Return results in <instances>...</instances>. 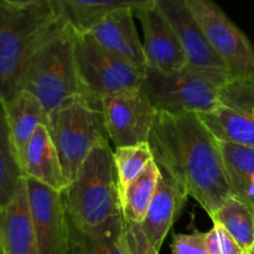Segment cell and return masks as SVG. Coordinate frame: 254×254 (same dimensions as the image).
Here are the masks:
<instances>
[{
	"instance_id": "obj_1",
	"label": "cell",
	"mask_w": 254,
	"mask_h": 254,
	"mask_svg": "<svg viewBox=\"0 0 254 254\" xmlns=\"http://www.w3.org/2000/svg\"><path fill=\"white\" fill-rule=\"evenodd\" d=\"M148 143L161 175L210 217L231 196L220 141L197 113L158 112Z\"/></svg>"
},
{
	"instance_id": "obj_2",
	"label": "cell",
	"mask_w": 254,
	"mask_h": 254,
	"mask_svg": "<svg viewBox=\"0 0 254 254\" xmlns=\"http://www.w3.org/2000/svg\"><path fill=\"white\" fill-rule=\"evenodd\" d=\"M74 30L64 20L44 37L31 55L20 89L34 94L51 114L84 98L73 50Z\"/></svg>"
},
{
	"instance_id": "obj_3",
	"label": "cell",
	"mask_w": 254,
	"mask_h": 254,
	"mask_svg": "<svg viewBox=\"0 0 254 254\" xmlns=\"http://www.w3.org/2000/svg\"><path fill=\"white\" fill-rule=\"evenodd\" d=\"M52 6H19L0 0V99L20 91L29 60L44 37L59 24Z\"/></svg>"
},
{
	"instance_id": "obj_4",
	"label": "cell",
	"mask_w": 254,
	"mask_h": 254,
	"mask_svg": "<svg viewBox=\"0 0 254 254\" xmlns=\"http://www.w3.org/2000/svg\"><path fill=\"white\" fill-rule=\"evenodd\" d=\"M68 218L79 227H91L122 215L113 150L109 141L97 145L62 192Z\"/></svg>"
},
{
	"instance_id": "obj_5",
	"label": "cell",
	"mask_w": 254,
	"mask_h": 254,
	"mask_svg": "<svg viewBox=\"0 0 254 254\" xmlns=\"http://www.w3.org/2000/svg\"><path fill=\"white\" fill-rule=\"evenodd\" d=\"M231 78L190 66L173 72L146 68L140 88L158 112L200 114L221 106V91Z\"/></svg>"
},
{
	"instance_id": "obj_6",
	"label": "cell",
	"mask_w": 254,
	"mask_h": 254,
	"mask_svg": "<svg viewBox=\"0 0 254 254\" xmlns=\"http://www.w3.org/2000/svg\"><path fill=\"white\" fill-rule=\"evenodd\" d=\"M50 131L68 184L92 150L109 141L99 104L79 98L49 116Z\"/></svg>"
},
{
	"instance_id": "obj_7",
	"label": "cell",
	"mask_w": 254,
	"mask_h": 254,
	"mask_svg": "<svg viewBox=\"0 0 254 254\" xmlns=\"http://www.w3.org/2000/svg\"><path fill=\"white\" fill-rule=\"evenodd\" d=\"M73 50L83 97L89 102L101 106L107 97L141 87L145 69L109 52L87 32L74 30Z\"/></svg>"
},
{
	"instance_id": "obj_8",
	"label": "cell",
	"mask_w": 254,
	"mask_h": 254,
	"mask_svg": "<svg viewBox=\"0 0 254 254\" xmlns=\"http://www.w3.org/2000/svg\"><path fill=\"white\" fill-rule=\"evenodd\" d=\"M216 56L232 78L254 81V47L213 0H184Z\"/></svg>"
},
{
	"instance_id": "obj_9",
	"label": "cell",
	"mask_w": 254,
	"mask_h": 254,
	"mask_svg": "<svg viewBox=\"0 0 254 254\" xmlns=\"http://www.w3.org/2000/svg\"><path fill=\"white\" fill-rule=\"evenodd\" d=\"M101 109L109 140L116 148L148 143L158 111L141 88L107 97Z\"/></svg>"
},
{
	"instance_id": "obj_10",
	"label": "cell",
	"mask_w": 254,
	"mask_h": 254,
	"mask_svg": "<svg viewBox=\"0 0 254 254\" xmlns=\"http://www.w3.org/2000/svg\"><path fill=\"white\" fill-rule=\"evenodd\" d=\"M39 254L71 253V227L62 192L26 179Z\"/></svg>"
},
{
	"instance_id": "obj_11",
	"label": "cell",
	"mask_w": 254,
	"mask_h": 254,
	"mask_svg": "<svg viewBox=\"0 0 254 254\" xmlns=\"http://www.w3.org/2000/svg\"><path fill=\"white\" fill-rule=\"evenodd\" d=\"M156 7L175 32L185 52L188 66L230 76L223 62L210 47L184 0H159Z\"/></svg>"
},
{
	"instance_id": "obj_12",
	"label": "cell",
	"mask_w": 254,
	"mask_h": 254,
	"mask_svg": "<svg viewBox=\"0 0 254 254\" xmlns=\"http://www.w3.org/2000/svg\"><path fill=\"white\" fill-rule=\"evenodd\" d=\"M143 30V49L146 68L173 72L188 66L185 52L175 32L158 7L151 6L135 12Z\"/></svg>"
},
{
	"instance_id": "obj_13",
	"label": "cell",
	"mask_w": 254,
	"mask_h": 254,
	"mask_svg": "<svg viewBox=\"0 0 254 254\" xmlns=\"http://www.w3.org/2000/svg\"><path fill=\"white\" fill-rule=\"evenodd\" d=\"M87 34L102 47L127 60L141 69H146L143 42L135 25V12L131 10L112 12L93 25Z\"/></svg>"
},
{
	"instance_id": "obj_14",
	"label": "cell",
	"mask_w": 254,
	"mask_h": 254,
	"mask_svg": "<svg viewBox=\"0 0 254 254\" xmlns=\"http://www.w3.org/2000/svg\"><path fill=\"white\" fill-rule=\"evenodd\" d=\"M25 179L37 181L59 192L68 186L59 153L46 126H40L20 155Z\"/></svg>"
},
{
	"instance_id": "obj_15",
	"label": "cell",
	"mask_w": 254,
	"mask_h": 254,
	"mask_svg": "<svg viewBox=\"0 0 254 254\" xmlns=\"http://www.w3.org/2000/svg\"><path fill=\"white\" fill-rule=\"evenodd\" d=\"M0 238L5 254H39L25 178L11 202L0 211Z\"/></svg>"
},
{
	"instance_id": "obj_16",
	"label": "cell",
	"mask_w": 254,
	"mask_h": 254,
	"mask_svg": "<svg viewBox=\"0 0 254 254\" xmlns=\"http://www.w3.org/2000/svg\"><path fill=\"white\" fill-rule=\"evenodd\" d=\"M188 200V196L161 175L145 218L140 223L144 235L158 252Z\"/></svg>"
},
{
	"instance_id": "obj_17",
	"label": "cell",
	"mask_w": 254,
	"mask_h": 254,
	"mask_svg": "<svg viewBox=\"0 0 254 254\" xmlns=\"http://www.w3.org/2000/svg\"><path fill=\"white\" fill-rule=\"evenodd\" d=\"M159 0H54L52 7L76 31L86 32L107 15L122 10L136 12Z\"/></svg>"
},
{
	"instance_id": "obj_18",
	"label": "cell",
	"mask_w": 254,
	"mask_h": 254,
	"mask_svg": "<svg viewBox=\"0 0 254 254\" xmlns=\"http://www.w3.org/2000/svg\"><path fill=\"white\" fill-rule=\"evenodd\" d=\"M7 123L17 154L21 155L27 141L40 126H49V114L41 102L30 92L20 89L9 101L4 102Z\"/></svg>"
},
{
	"instance_id": "obj_19",
	"label": "cell",
	"mask_w": 254,
	"mask_h": 254,
	"mask_svg": "<svg viewBox=\"0 0 254 254\" xmlns=\"http://www.w3.org/2000/svg\"><path fill=\"white\" fill-rule=\"evenodd\" d=\"M230 195L254 211V148L220 141Z\"/></svg>"
},
{
	"instance_id": "obj_20",
	"label": "cell",
	"mask_w": 254,
	"mask_h": 254,
	"mask_svg": "<svg viewBox=\"0 0 254 254\" xmlns=\"http://www.w3.org/2000/svg\"><path fill=\"white\" fill-rule=\"evenodd\" d=\"M198 117L218 141L254 148L252 114L220 106L207 113H200Z\"/></svg>"
},
{
	"instance_id": "obj_21",
	"label": "cell",
	"mask_w": 254,
	"mask_h": 254,
	"mask_svg": "<svg viewBox=\"0 0 254 254\" xmlns=\"http://www.w3.org/2000/svg\"><path fill=\"white\" fill-rule=\"evenodd\" d=\"M69 227L86 254H128L123 213L91 227H79L69 221Z\"/></svg>"
},
{
	"instance_id": "obj_22",
	"label": "cell",
	"mask_w": 254,
	"mask_h": 254,
	"mask_svg": "<svg viewBox=\"0 0 254 254\" xmlns=\"http://www.w3.org/2000/svg\"><path fill=\"white\" fill-rule=\"evenodd\" d=\"M160 178L161 173L153 159L143 173L122 191V213L127 222L135 225L143 222L156 192Z\"/></svg>"
},
{
	"instance_id": "obj_23",
	"label": "cell",
	"mask_w": 254,
	"mask_h": 254,
	"mask_svg": "<svg viewBox=\"0 0 254 254\" xmlns=\"http://www.w3.org/2000/svg\"><path fill=\"white\" fill-rule=\"evenodd\" d=\"M22 179L24 174L7 123L5 104L0 99V211L11 202Z\"/></svg>"
},
{
	"instance_id": "obj_24",
	"label": "cell",
	"mask_w": 254,
	"mask_h": 254,
	"mask_svg": "<svg viewBox=\"0 0 254 254\" xmlns=\"http://www.w3.org/2000/svg\"><path fill=\"white\" fill-rule=\"evenodd\" d=\"M213 223L222 226L241 247L252 254L254 245V211L237 198L230 197L211 216Z\"/></svg>"
},
{
	"instance_id": "obj_25",
	"label": "cell",
	"mask_w": 254,
	"mask_h": 254,
	"mask_svg": "<svg viewBox=\"0 0 254 254\" xmlns=\"http://www.w3.org/2000/svg\"><path fill=\"white\" fill-rule=\"evenodd\" d=\"M113 158L121 193L153 160V153L149 143H143L138 145L116 148L113 151Z\"/></svg>"
},
{
	"instance_id": "obj_26",
	"label": "cell",
	"mask_w": 254,
	"mask_h": 254,
	"mask_svg": "<svg viewBox=\"0 0 254 254\" xmlns=\"http://www.w3.org/2000/svg\"><path fill=\"white\" fill-rule=\"evenodd\" d=\"M221 106L252 114L254 109V81L231 78L221 91Z\"/></svg>"
},
{
	"instance_id": "obj_27",
	"label": "cell",
	"mask_w": 254,
	"mask_h": 254,
	"mask_svg": "<svg viewBox=\"0 0 254 254\" xmlns=\"http://www.w3.org/2000/svg\"><path fill=\"white\" fill-rule=\"evenodd\" d=\"M206 247L208 254H248L218 223H213V227L206 232Z\"/></svg>"
},
{
	"instance_id": "obj_28",
	"label": "cell",
	"mask_w": 254,
	"mask_h": 254,
	"mask_svg": "<svg viewBox=\"0 0 254 254\" xmlns=\"http://www.w3.org/2000/svg\"><path fill=\"white\" fill-rule=\"evenodd\" d=\"M171 254H208L206 247V232L195 230L192 233L174 235Z\"/></svg>"
},
{
	"instance_id": "obj_29",
	"label": "cell",
	"mask_w": 254,
	"mask_h": 254,
	"mask_svg": "<svg viewBox=\"0 0 254 254\" xmlns=\"http://www.w3.org/2000/svg\"><path fill=\"white\" fill-rule=\"evenodd\" d=\"M126 245L128 254H159L144 235L140 225L126 221Z\"/></svg>"
},
{
	"instance_id": "obj_30",
	"label": "cell",
	"mask_w": 254,
	"mask_h": 254,
	"mask_svg": "<svg viewBox=\"0 0 254 254\" xmlns=\"http://www.w3.org/2000/svg\"><path fill=\"white\" fill-rule=\"evenodd\" d=\"M19 6H29V5H41V6H52L54 0H1Z\"/></svg>"
},
{
	"instance_id": "obj_31",
	"label": "cell",
	"mask_w": 254,
	"mask_h": 254,
	"mask_svg": "<svg viewBox=\"0 0 254 254\" xmlns=\"http://www.w3.org/2000/svg\"><path fill=\"white\" fill-rule=\"evenodd\" d=\"M72 236V233H71ZM69 254H86L83 247L81 246V243L76 240V238L72 236V243H71V253Z\"/></svg>"
},
{
	"instance_id": "obj_32",
	"label": "cell",
	"mask_w": 254,
	"mask_h": 254,
	"mask_svg": "<svg viewBox=\"0 0 254 254\" xmlns=\"http://www.w3.org/2000/svg\"><path fill=\"white\" fill-rule=\"evenodd\" d=\"M0 254H5L4 247H2V243H1V238H0Z\"/></svg>"
},
{
	"instance_id": "obj_33",
	"label": "cell",
	"mask_w": 254,
	"mask_h": 254,
	"mask_svg": "<svg viewBox=\"0 0 254 254\" xmlns=\"http://www.w3.org/2000/svg\"><path fill=\"white\" fill-rule=\"evenodd\" d=\"M252 254H254V245H253V247H252Z\"/></svg>"
},
{
	"instance_id": "obj_34",
	"label": "cell",
	"mask_w": 254,
	"mask_h": 254,
	"mask_svg": "<svg viewBox=\"0 0 254 254\" xmlns=\"http://www.w3.org/2000/svg\"><path fill=\"white\" fill-rule=\"evenodd\" d=\"M253 117H254V109H253Z\"/></svg>"
}]
</instances>
